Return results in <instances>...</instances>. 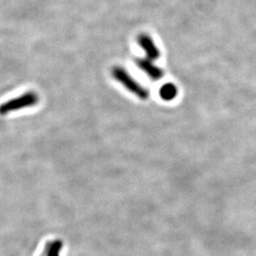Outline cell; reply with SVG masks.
<instances>
[{
    "mask_svg": "<svg viewBox=\"0 0 256 256\" xmlns=\"http://www.w3.org/2000/svg\"><path fill=\"white\" fill-rule=\"evenodd\" d=\"M112 76L116 81L122 84L128 92L136 95L140 100H147L149 98V90L142 86L136 79H134L126 70L117 66L112 70Z\"/></svg>",
    "mask_w": 256,
    "mask_h": 256,
    "instance_id": "cell-1",
    "label": "cell"
},
{
    "mask_svg": "<svg viewBox=\"0 0 256 256\" xmlns=\"http://www.w3.org/2000/svg\"><path fill=\"white\" fill-rule=\"evenodd\" d=\"M39 102V95L36 92H28L14 99H10L0 104V115L6 116L18 110L36 106Z\"/></svg>",
    "mask_w": 256,
    "mask_h": 256,
    "instance_id": "cell-2",
    "label": "cell"
},
{
    "mask_svg": "<svg viewBox=\"0 0 256 256\" xmlns=\"http://www.w3.org/2000/svg\"><path fill=\"white\" fill-rule=\"evenodd\" d=\"M136 64L152 80H158L164 75V72L148 58H137Z\"/></svg>",
    "mask_w": 256,
    "mask_h": 256,
    "instance_id": "cell-3",
    "label": "cell"
},
{
    "mask_svg": "<svg viewBox=\"0 0 256 256\" xmlns=\"http://www.w3.org/2000/svg\"><path fill=\"white\" fill-rule=\"evenodd\" d=\"M138 43L140 46L146 52V58L152 60V61H156L160 55V50L158 48V46H156L153 39L149 36L148 34H142L138 37Z\"/></svg>",
    "mask_w": 256,
    "mask_h": 256,
    "instance_id": "cell-4",
    "label": "cell"
},
{
    "mask_svg": "<svg viewBox=\"0 0 256 256\" xmlns=\"http://www.w3.org/2000/svg\"><path fill=\"white\" fill-rule=\"evenodd\" d=\"M178 94V88L174 84L167 82L164 84L160 90V95L162 99L164 101H172L174 100Z\"/></svg>",
    "mask_w": 256,
    "mask_h": 256,
    "instance_id": "cell-5",
    "label": "cell"
},
{
    "mask_svg": "<svg viewBox=\"0 0 256 256\" xmlns=\"http://www.w3.org/2000/svg\"><path fill=\"white\" fill-rule=\"evenodd\" d=\"M63 248V242L61 240H54L48 243L43 256H59Z\"/></svg>",
    "mask_w": 256,
    "mask_h": 256,
    "instance_id": "cell-6",
    "label": "cell"
}]
</instances>
